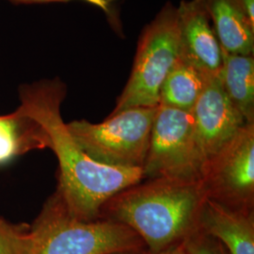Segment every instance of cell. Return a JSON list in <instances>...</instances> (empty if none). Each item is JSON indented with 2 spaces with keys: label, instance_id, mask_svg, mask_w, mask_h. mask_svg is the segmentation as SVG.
I'll return each mask as SVG.
<instances>
[{
  "label": "cell",
  "instance_id": "obj_1",
  "mask_svg": "<svg viewBox=\"0 0 254 254\" xmlns=\"http://www.w3.org/2000/svg\"><path fill=\"white\" fill-rule=\"evenodd\" d=\"M67 89L60 78L24 84L19 89L21 109L39 123L49 137L59 167L57 190L74 218L98 219L104 203L127 187L144 179L142 169L97 163L82 151L62 115Z\"/></svg>",
  "mask_w": 254,
  "mask_h": 254
},
{
  "label": "cell",
  "instance_id": "obj_2",
  "mask_svg": "<svg viewBox=\"0 0 254 254\" xmlns=\"http://www.w3.org/2000/svg\"><path fill=\"white\" fill-rule=\"evenodd\" d=\"M205 194L200 181L143 179L113 195L99 218L126 225L156 254L182 243L199 226Z\"/></svg>",
  "mask_w": 254,
  "mask_h": 254
},
{
  "label": "cell",
  "instance_id": "obj_3",
  "mask_svg": "<svg viewBox=\"0 0 254 254\" xmlns=\"http://www.w3.org/2000/svg\"><path fill=\"white\" fill-rule=\"evenodd\" d=\"M30 225L35 236L32 254L147 253L140 237L122 223L103 218H74L58 190L47 199Z\"/></svg>",
  "mask_w": 254,
  "mask_h": 254
},
{
  "label": "cell",
  "instance_id": "obj_4",
  "mask_svg": "<svg viewBox=\"0 0 254 254\" xmlns=\"http://www.w3.org/2000/svg\"><path fill=\"white\" fill-rule=\"evenodd\" d=\"M179 59L177 7L168 2L142 30L130 76L110 114L158 107L164 80Z\"/></svg>",
  "mask_w": 254,
  "mask_h": 254
},
{
  "label": "cell",
  "instance_id": "obj_5",
  "mask_svg": "<svg viewBox=\"0 0 254 254\" xmlns=\"http://www.w3.org/2000/svg\"><path fill=\"white\" fill-rule=\"evenodd\" d=\"M157 108H132L110 114L99 124L77 120L67 127L82 151L95 162L142 169Z\"/></svg>",
  "mask_w": 254,
  "mask_h": 254
},
{
  "label": "cell",
  "instance_id": "obj_6",
  "mask_svg": "<svg viewBox=\"0 0 254 254\" xmlns=\"http://www.w3.org/2000/svg\"><path fill=\"white\" fill-rule=\"evenodd\" d=\"M202 167L191 111L159 105L142 167L144 179L200 181Z\"/></svg>",
  "mask_w": 254,
  "mask_h": 254
},
{
  "label": "cell",
  "instance_id": "obj_7",
  "mask_svg": "<svg viewBox=\"0 0 254 254\" xmlns=\"http://www.w3.org/2000/svg\"><path fill=\"white\" fill-rule=\"evenodd\" d=\"M200 183L209 200L254 212V124H246L209 157Z\"/></svg>",
  "mask_w": 254,
  "mask_h": 254
},
{
  "label": "cell",
  "instance_id": "obj_8",
  "mask_svg": "<svg viewBox=\"0 0 254 254\" xmlns=\"http://www.w3.org/2000/svg\"><path fill=\"white\" fill-rule=\"evenodd\" d=\"M191 114L203 165L246 125L228 99L219 76L207 80Z\"/></svg>",
  "mask_w": 254,
  "mask_h": 254
},
{
  "label": "cell",
  "instance_id": "obj_9",
  "mask_svg": "<svg viewBox=\"0 0 254 254\" xmlns=\"http://www.w3.org/2000/svg\"><path fill=\"white\" fill-rule=\"evenodd\" d=\"M177 14L180 59L207 79L218 77L222 66V49L200 1L182 0Z\"/></svg>",
  "mask_w": 254,
  "mask_h": 254
},
{
  "label": "cell",
  "instance_id": "obj_10",
  "mask_svg": "<svg viewBox=\"0 0 254 254\" xmlns=\"http://www.w3.org/2000/svg\"><path fill=\"white\" fill-rule=\"evenodd\" d=\"M199 227L217 238L231 254H254V212L228 208L205 198Z\"/></svg>",
  "mask_w": 254,
  "mask_h": 254
},
{
  "label": "cell",
  "instance_id": "obj_11",
  "mask_svg": "<svg viewBox=\"0 0 254 254\" xmlns=\"http://www.w3.org/2000/svg\"><path fill=\"white\" fill-rule=\"evenodd\" d=\"M208 14L221 49L230 54L254 55V26L238 0H199Z\"/></svg>",
  "mask_w": 254,
  "mask_h": 254
},
{
  "label": "cell",
  "instance_id": "obj_12",
  "mask_svg": "<svg viewBox=\"0 0 254 254\" xmlns=\"http://www.w3.org/2000/svg\"><path fill=\"white\" fill-rule=\"evenodd\" d=\"M219 80L228 99L246 124H254V55L230 54L222 50Z\"/></svg>",
  "mask_w": 254,
  "mask_h": 254
},
{
  "label": "cell",
  "instance_id": "obj_13",
  "mask_svg": "<svg viewBox=\"0 0 254 254\" xmlns=\"http://www.w3.org/2000/svg\"><path fill=\"white\" fill-rule=\"evenodd\" d=\"M49 145L45 129L19 108L9 114L0 115V165Z\"/></svg>",
  "mask_w": 254,
  "mask_h": 254
},
{
  "label": "cell",
  "instance_id": "obj_14",
  "mask_svg": "<svg viewBox=\"0 0 254 254\" xmlns=\"http://www.w3.org/2000/svg\"><path fill=\"white\" fill-rule=\"evenodd\" d=\"M207 80L198 70L179 59L164 80L159 105L190 112Z\"/></svg>",
  "mask_w": 254,
  "mask_h": 254
},
{
  "label": "cell",
  "instance_id": "obj_15",
  "mask_svg": "<svg viewBox=\"0 0 254 254\" xmlns=\"http://www.w3.org/2000/svg\"><path fill=\"white\" fill-rule=\"evenodd\" d=\"M35 236L31 225L0 217V254H32Z\"/></svg>",
  "mask_w": 254,
  "mask_h": 254
},
{
  "label": "cell",
  "instance_id": "obj_16",
  "mask_svg": "<svg viewBox=\"0 0 254 254\" xmlns=\"http://www.w3.org/2000/svg\"><path fill=\"white\" fill-rule=\"evenodd\" d=\"M189 254H231L225 246L199 226L182 242Z\"/></svg>",
  "mask_w": 254,
  "mask_h": 254
},
{
  "label": "cell",
  "instance_id": "obj_17",
  "mask_svg": "<svg viewBox=\"0 0 254 254\" xmlns=\"http://www.w3.org/2000/svg\"><path fill=\"white\" fill-rule=\"evenodd\" d=\"M16 3H53V2H71V1H82L93 5L96 8H99L106 13H111V0H9Z\"/></svg>",
  "mask_w": 254,
  "mask_h": 254
},
{
  "label": "cell",
  "instance_id": "obj_18",
  "mask_svg": "<svg viewBox=\"0 0 254 254\" xmlns=\"http://www.w3.org/2000/svg\"><path fill=\"white\" fill-rule=\"evenodd\" d=\"M242 9L251 22V24L254 26V0H238Z\"/></svg>",
  "mask_w": 254,
  "mask_h": 254
},
{
  "label": "cell",
  "instance_id": "obj_19",
  "mask_svg": "<svg viewBox=\"0 0 254 254\" xmlns=\"http://www.w3.org/2000/svg\"><path fill=\"white\" fill-rule=\"evenodd\" d=\"M156 254H189V253L186 251L184 245L180 243L178 245L171 247L170 249H168V250H166L164 252H161V253Z\"/></svg>",
  "mask_w": 254,
  "mask_h": 254
},
{
  "label": "cell",
  "instance_id": "obj_20",
  "mask_svg": "<svg viewBox=\"0 0 254 254\" xmlns=\"http://www.w3.org/2000/svg\"><path fill=\"white\" fill-rule=\"evenodd\" d=\"M149 254L148 253H143V254Z\"/></svg>",
  "mask_w": 254,
  "mask_h": 254
}]
</instances>
